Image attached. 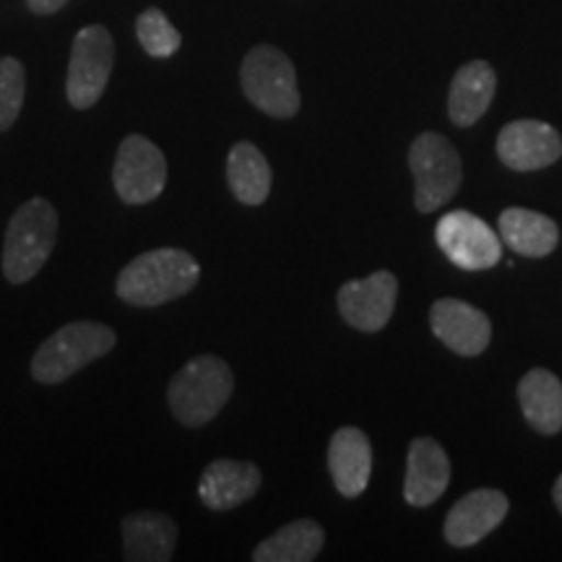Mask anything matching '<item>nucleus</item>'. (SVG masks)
<instances>
[{
    "mask_svg": "<svg viewBox=\"0 0 562 562\" xmlns=\"http://www.w3.org/2000/svg\"><path fill=\"white\" fill-rule=\"evenodd\" d=\"M125 560L131 562H167L178 544V526L170 516L154 510L131 513L123 518Z\"/></svg>",
    "mask_w": 562,
    "mask_h": 562,
    "instance_id": "nucleus-18",
    "label": "nucleus"
},
{
    "mask_svg": "<svg viewBox=\"0 0 562 562\" xmlns=\"http://www.w3.org/2000/svg\"><path fill=\"white\" fill-rule=\"evenodd\" d=\"M495 89L497 76L487 60H472L456 70L451 91H448V115L453 125L469 128L480 121L495 100Z\"/></svg>",
    "mask_w": 562,
    "mask_h": 562,
    "instance_id": "nucleus-17",
    "label": "nucleus"
},
{
    "mask_svg": "<svg viewBox=\"0 0 562 562\" xmlns=\"http://www.w3.org/2000/svg\"><path fill=\"white\" fill-rule=\"evenodd\" d=\"M261 469L256 463L220 459L201 474L199 495L211 510H232L248 503L261 490Z\"/></svg>",
    "mask_w": 562,
    "mask_h": 562,
    "instance_id": "nucleus-15",
    "label": "nucleus"
},
{
    "mask_svg": "<svg viewBox=\"0 0 562 562\" xmlns=\"http://www.w3.org/2000/svg\"><path fill=\"white\" fill-rule=\"evenodd\" d=\"M497 227H501V240L524 258L550 256L560 243L558 224L550 216L531 209H505L501 220H497Z\"/></svg>",
    "mask_w": 562,
    "mask_h": 562,
    "instance_id": "nucleus-19",
    "label": "nucleus"
},
{
    "mask_svg": "<svg viewBox=\"0 0 562 562\" xmlns=\"http://www.w3.org/2000/svg\"><path fill=\"white\" fill-rule=\"evenodd\" d=\"M552 497H554V505H558V510L562 513V474L558 476V482H554V490H552Z\"/></svg>",
    "mask_w": 562,
    "mask_h": 562,
    "instance_id": "nucleus-26",
    "label": "nucleus"
},
{
    "mask_svg": "<svg viewBox=\"0 0 562 562\" xmlns=\"http://www.w3.org/2000/svg\"><path fill=\"white\" fill-rule=\"evenodd\" d=\"M328 469L344 497H360L370 484L372 446L360 427H341L328 442Z\"/></svg>",
    "mask_w": 562,
    "mask_h": 562,
    "instance_id": "nucleus-16",
    "label": "nucleus"
},
{
    "mask_svg": "<svg viewBox=\"0 0 562 562\" xmlns=\"http://www.w3.org/2000/svg\"><path fill=\"white\" fill-rule=\"evenodd\" d=\"M497 157L516 172H537L562 157V136L550 123L513 121L497 136Z\"/></svg>",
    "mask_w": 562,
    "mask_h": 562,
    "instance_id": "nucleus-11",
    "label": "nucleus"
},
{
    "mask_svg": "<svg viewBox=\"0 0 562 562\" xmlns=\"http://www.w3.org/2000/svg\"><path fill=\"white\" fill-rule=\"evenodd\" d=\"M451 482V461L442 446L432 438H414L406 456L404 501L412 508H427L438 503Z\"/></svg>",
    "mask_w": 562,
    "mask_h": 562,
    "instance_id": "nucleus-14",
    "label": "nucleus"
},
{
    "mask_svg": "<svg viewBox=\"0 0 562 562\" xmlns=\"http://www.w3.org/2000/svg\"><path fill=\"white\" fill-rule=\"evenodd\" d=\"M58 240V211L50 201L30 199L5 229L3 273L11 284H26L47 263Z\"/></svg>",
    "mask_w": 562,
    "mask_h": 562,
    "instance_id": "nucleus-2",
    "label": "nucleus"
},
{
    "mask_svg": "<svg viewBox=\"0 0 562 562\" xmlns=\"http://www.w3.org/2000/svg\"><path fill=\"white\" fill-rule=\"evenodd\" d=\"M326 531L313 518H300L281 526L252 552L256 562H313L323 550Z\"/></svg>",
    "mask_w": 562,
    "mask_h": 562,
    "instance_id": "nucleus-22",
    "label": "nucleus"
},
{
    "mask_svg": "<svg viewBox=\"0 0 562 562\" xmlns=\"http://www.w3.org/2000/svg\"><path fill=\"white\" fill-rule=\"evenodd\" d=\"M235 375L222 357L203 355L193 357L191 362L172 378L167 398L175 419L186 427H203L227 406Z\"/></svg>",
    "mask_w": 562,
    "mask_h": 562,
    "instance_id": "nucleus-3",
    "label": "nucleus"
},
{
    "mask_svg": "<svg viewBox=\"0 0 562 562\" xmlns=\"http://www.w3.org/2000/svg\"><path fill=\"white\" fill-rule=\"evenodd\" d=\"M112 182L125 203L140 206L165 193L167 159L154 140L133 133L121 144L112 167Z\"/></svg>",
    "mask_w": 562,
    "mask_h": 562,
    "instance_id": "nucleus-9",
    "label": "nucleus"
},
{
    "mask_svg": "<svg viewBox=\"0 0 562 562\" xmlns=\"http://www.w3.org/2000/svg\"><path fill=\"white\" fill-rule=\"evenodd\" d=\"M430 328L448 349L461 357H480L492 339L487 315L480 307L453 297L432 302Z\"/></svg>",
    "mask_w": 562,
    "mask_h": 562,
    "instance_id": "nucleus-13",
    "label": "nucleus"
},
{
    "mask_svg": "<svg viewBox=\"0 0 562 562\" xmlns=\"http://www.w3.org/2000/svg\"><path fill=\"white\" fill-rule=\"evenodd\" d=\"M26 74L16 58H0V131H9L16 123L24 104Z\"/></svg>",
    "mask_w": 562,
    "mask_h": 562,
    "instance_id": "nucleus-24",
    "label": "nucleus"
},
{
    "mask_svg": "<svg viewBox=\"0 0 562 562\" xmlns=\"http://www.w3.org/2000/svg\"><path fill=\"white\" fill-rule=\"evenodd\" d=\"M227 182L245 206H261L271 193V165L250 140L232 146L227 157Z\"/></svg>",
    "mask_w": 562,
    "mask_h": 562,
    "instance_id": "nucleus-21",
    "label": "nucleus"
},
{
    "mask_svg": "<svg viewBox=\"0 0 562 562\" xmlns=\"http://www.w3.org/2000/svg\"><path fill=\"white\" fill-rule=\"evenodd\" d=\"M136 34L140 47H144L151 58H170V55L178 53L182 45L180 32L175 30L172 21L159 9H149L140 13L136 21Z\"/></svg>",
    "mask_w": 562,
    "mask_h": 562,
    "instance_id": "nucleus-23",
    "label": "nucleus"
},
{
    "mask_svg": "<svg viewBox=\"0 0 562 562\" xmlns=\"http://www.w3.org/2000/svg\"><path fill=\"white\" fill-rule=\"evenodd\" d=\"M508 508V497L501 490H472L448 510L446 524H442L446 542L451 547L480 544L484 537H490L505 521Z\"/></svg>",
    "mask_w": 562,
    "mask_h": 562,
    "instance_id": "nucleus-12",
    "label": "nucleus"
},
{
    "mask_svg": "<svg viewBox=\"0 0 562 562\" xmlns=\"http://www.w3.org/2000/svg\"><path fill=\"white\" fill-rule=\"evenodd\" d=\"M518 402L529 425L542 435L562 430V381L552 370L533 368L518 383Z\"/></svg>",
    "mask_w": 562,
    "mask_h": 562,
    "instance_id": "nucleus-20",
    "label": "nucleus"
},
{
    "mask_svg": "<svg viewBox=\"0 0 562 562\" xmlns=\"http://www.w3.org/2000/svg\"><path fill=\"white\" fill-rule=\"evenodd\" d=\"M201 281V266L191 252L157 248L140 252L117 277V297L136 307H157L186 297Z\"/></svg>",
    "mask_w": 562,
    "mask_h": 562,
    "instance_id": "nucleus-1",
    "label": "nucleus"
},
{
    "mask_svg": "<svg viewBox=\"0 0 562 562\" xmlns=\"http://www.w3.org/2000/svg\"><path fill=\"white\" fill-rule=\"evenodd\" d=\"M398 279L391 271H375L368 279H351L336 294L341 318L364 334L383 331L396 311Z\"/></svg>",
    "mask_w": 562,
    "mask_h": 562,
    "instance_id": "nucleus-10",
    "label": "nucleus"
},
{
    "mask_svg": "<svg viewBox=\"0 0 562 562\" xmlns=\"http://www.w3.org/2000/svg\"><path fill=\"white\" fill-rule=\"evenodd\" d=\"M112 63H115L112 34L100 24L83 26L74 40L66 79L68 102L76 110H89L100 102L104 89H108Z\"/></svg>",
    "mask_w": 562,
    "mask_h": 562,
    "instance_id": "nucleus-7",
    "label": "nucleus"
},
{
    "mask_svg": "<svg viewBox=\"0 0 562 562\" xmlns=\"http://www.w3.org/2000/svg\"><path fill=\"white\" fill-rule=\"evenodd\" d=\"M245 97L271 117H292L300 110L297 74L279 47L258 45L245 55L240 68Z\"/></svg>",
    "mask_w": 562,
    "mask_h": 562,
    "instance_id": "nucleus-6",
    "label": "nucleus"
},
{
    "mask_svg": "<svg viewBox=\"0 0 562 562\" xmlns=\"http://www.w3.org/2000/svg\"><path fill=\"white\" fill-rule=\"evenodd\" d=\"M66 3H68V0H26L30 11L40 13V16H50V13L60 11Z\"/></svg>",
    "mask_w": 562,
    "mask_h": 562,
    "instance_id": "nucleus-25",
    "label": "nucleus"
},
{
    "mask_svg": "<svg viewBox=\"0 0 562 562\" xmlns=\"http://www.w3.org/2000/svg\"><path fill=\"white\" fill-rule=\"evenodd\" d=\"M117 336L104 323L76 321L55 331L32 357L34 381L55 385L112 351Z\"/></svg>",
    "mask_w": 562,
    "mask_h": 562,
    "instance_id": "nucleus-4",
    "label": "nucleus"
},
{
    "mask_svg": "<svg viewBox=\"0 0 562 562\" xmlns=\"http://www.w3.org/2000/svg\"><path fill=\"white\" fill-rule=\"evenodd\" d=\"M435 240L442 256L463 271H487L503 261L501 235L472 211H448L438 220Z\"/></svg>",
    "mask_w": 562,
    "mask_h": 562,
    "instance_id": "nucleus-8",
    "label": "nucleus"
},
{
    "mask_svg": "<svg viewBox=\"0 0 562 562\" xmlns=\"http://www.w3.org/2000/svg\"><path fill=\"white\" fill-rule=\"evenodd\" d=\"M409 170L414 175V206L432 214L459 193L463 180L461 157L440 133H419L409 146Z\"/></svg>",
    "mask_w": 562,
    "mask_h": 562,
    "instance_id": "nucleus-5",
    "label": "nucleus"
}]
</instances>
